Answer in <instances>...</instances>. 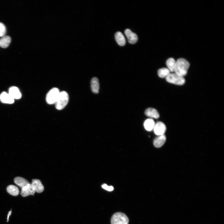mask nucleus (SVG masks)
<instances>
[{"mask_svg":"<svg viewBox=\"0 0 224 224\" xmlns=\"http://www.w3.org/2000/svg\"><path fill=\"white\" fill-rule=\"evenodd\" d=\"M189 66V63L186 59L184 58H179L176 61L174 72L184 77L187 74Z\"/></svg>","mask_w":224,"mask_h":224,"instance_id":"f257e3e1","label":"nucleus"},{"mask_svg":"<svg viewBox=\"0 0 224 224\" xmlns=\"http://www.w3.org/2000/svg\"><path fill=\"white\" fill-rule=\"evenodd\" d=\"M69 100V96L65 91L60 92L55 103L56 109L58 110L63 109L67 105Z\"/></svg>","mask_w":224,"mask_h":224,"instance_id":"f03ea898","label":"nucleus"},{"mask_svg":"<svg viewBox=\"0 0 224 224\" xmlns=\"http://www.w3.org/2000/svg\"><path fill=\"white\" fill-rule=\"evenodd\" d=\"M129 219L124 213L117 212L114 213L111 219V224H128Z\"/></svg>","mask_w":224,"mask_h":224,"instance_id":"7ed1b4c3","label":"nucleus"},{"mask_svg":"<svg viewBox=\"0 0 224 224\" xmlns=\"http://www.w3.org/2000/svg\"><path fill=\"white\" fill-rule=\"evenodd\" d=\"M168 82L178 85L184 84L185 80L184 77L178 75L175 73H170L166 78Z\"/></svg>","mask_w":224,"mask_h":224,"instance_id":"20e7f679","label":"nucleus"},{"mask_svg":"<svg viewBox=\"0 0 224 224\" xmlns=\"http://www.w3.org/2000/svg\"><path fill=\"white\" fill-rule=\"evenodd\" d=\"M59 89L54 87L50 89L47 93L46 96V100L49 104H55L60 93Z\"/></svg>","mask_w":224,"mask_h":224,"instance_id":"39448f33","label":"nucleus"},{"mask_svg":"<svg viewBox=\"0 0 224 224\" xmlns=\"http://www.w3.org/2000/svg\"><path fill=\"white\" fill-rule=\"evenodd\" d=\"M153 130L155 134L160 136L164 135L166 130V127L162 122L158 121L155 123Z\"/></svg>","mask_w":224,"mask_h":224,"instance_id":"423d86ee","label":"nucleus"},{"mask_svg":"<svg viewBox=\"0 0 224 224\" xmlns=\"http://www.w3.org/2000/svg\"><path fill=\"white\" fill-rule=\"evenodd\" d=\"M35 189L31 184L29 183L21 189V194L23 197L30 195H34Z\"/></svg>","mask_w":224,"mask_h":224,"instance_id":"0eeeda50","label":"nucleus"},{"mask_svg":"<svg viewBox=\"0 0 224 224\" xmlns=\"http://www.w3.org/2000/svg\"><path fill=\"white\" fill-rule=\"evenodd\" d=\"M128 42L131 44H135L137 41L138 37L137 35L132 32L130 29H127L124 31Z\"/></svg>","mask_w":224,"mask_h":224,"instance_id":"6e6552de","label":"nucleus"},{"mask_svg":"<svg viewBox=\"0 0 224 224\" xmlns=\"http://www.w3.org/2000/svg\"><path fill=\"white\" fill-rule=\"evenodd\" d=\"M8 94L14 100L19 99L21 96V94L18 88L16 86H12L10 88Z\"/></svg>","mask_w":224,"mask_h":224,"instance_id":"1a4fd4ad","label":"nucleus"},{"mask_svg":"<svg viewBox=\"0 0 224 224\" xmlns=\"http://www.w3.org/2000/svg\"><path fill=\"white\" fill-rule=\"evenodd\" d=\"M31 184L33 186L35 192L41 193L43 191L44 187L40 180L36 179L32 180Z\"/></svg>","mask_w":224,"mask_h":224,"instance_id":"9d476101","label":"nucleus"},{"mask_svg":"<svg viewBox=\"0 0 224 224\" xmlns=\"http://www.w3.org/2000/svg\"><path fill=\"white\" fill-rule=\"evenodd\" d=\"M166 140V137L165 135L159 136L154 139V145L156 147L159 148L164 145Z\"/></svg>","mask_w":224,"mask_h":224,"instance_id":"9b49d317","label":"nucleus"},{"mask_svg":"<svg viewBox=\"0 0 224 224\" xmlns=\"http://www.w3.org/2000/svg\"><path fill=\"white\" fill-rule=\"evenodd\" d=\"M0 100L3 103L12 104L14 103V100L6 92L2 93L0 95Z\"/></svg>","mask_w":224,"mask_h":224,"instance_id":"f8f14e48","label":"nucleus"},{"mask_svg":"<svg viewBox=\"0 0 224 224\" xmlns=\"http://www.w3.org/2000/svg\"><path fill=\"white\" fill-rule=\"evenodd\" d=\"M99 83L98 79L96 77H93L91 82V89L92 92L95 94L99 92Z\"/></svg>","mask_w":224,"mask_h":224,"instance_id":"ddd939ff","label":"nucleus"},{"mask_svg":"<svg viewBox=\"0 0 224 224\" xmlns=\"http://www.w3.org/2000/svg\"><path fill=\"white\" fill-rule=\"evenodd\" d=\"M145 114L151 118L158 119L159 117V114L156 109L149 108L147 109L145 111Z\"/></svg>","mask_w":224,"mask_h":224,"instance_id":"4468645a","label":"nucleus"},{"mask_svg":"<svg viewBox=\"0 0 224 224\" xmlns=\"http://www.w3.org/2000/svg\"><path fill=\"white\" fill-rule=\"evenodd\" d=\"M115 38L118 44L120 46L125 45L126 40L123 34L120 32H117L115 35Z\"/></svg>","mask_w":224,"mask_h":224,"instance_id":"2eb2a0df","label":"nucleus"},{"mask_svg":"<svg viewBox=\"0 0 224 224\" xmlns=\"http://www.w3.org/2000/svg\"><path fill=\"white\" fill-rule=\"evenodd\" d=\"M11 37L8 35H4L0 39V46L2 48L7 47L11 41Z\"/></svg>","mask_w":224,"mask_h":224,"instance_id":"dca6fc26","label":"nucleus"},{"mask_svg":"<svg viewBox=\"0 0 224 224\" xmlns=\"http://www.w3.org/2000/svg\"><path fill=\"white\" fill-rule=\"evenodd\" d=\"M155 123L154 120L152 118L147 119L144 123V126L145 129L148 131H150L153 129Z\"/></svg>","mask_w":224,"mask_h":224,"instance_id":"f3484780","label":"nucleus"},{"mask_svg":"<svg viewBox=\"0 0 224 224\" xmlns=\"http://www.w3.org/2000/svg\"><path fill=\"white\" fill-rule=\"evenodd\" d=\"M14 182L21 189L29 183L26 179L20 177H15L14 179Z\"/></svg>","mask_w":224,"mask_h":224,"instance_id":"a211bd4d","label":"nucleus"},{"mask_svg":"<svg viewBox=\"0 0 224 224\" xmlns=\"http://www.w3.org/2000/svg\"><path fill=\"white\" fill-rule=\"evenodd\" d=\"M7 192L13 196H16L19 193V190L18 188L14 185H10L7 188Z\"/></svg>","mask_w":224,"mask_h":224,"instance_id":"6ab92c4d","label":"nucleus"},{"mask_svg":"<svg viewBox=\"0 0 224 224\" xmlns=\"http://www.w3.org/2000/svg\"><path fill=\"white\" fill-rule=\"evenodd\" d=\"M166 65L167 68L170 72H174L176 61L173 58H168L166 61Z\"/></svg>","mask_w":224,"mask_h":224,"instance_id":"aec40b11","label":"nucleus"},{"mask_svg":"<svg viewBox=\"0 0 224 224\" xmlns=\"http://www.w3.org/2000/svg\"><path fill=\"white\" fill-rule=\"evenodd\" d=\"M157 73L159 77L166 78L170 73V72L167 68H163L159 69Z\"/></svg>","mask_w":224,"mask_h":224,"instance_id":"412c9836","label":"nucleus"},{"mask_svg":"<svg viewBox=\"0 0 224 224\" xmlns=\"http://www.w3.org/2000/svg\"><path fill=\"white\" fill-rule=\"evenodd\" d=\"M6 32V28L3 23L0 22V37L4 35Z\"/></svg>","mask_w":224,"mask_h":224,"instance_id":"4be33fe9","label":"nucleus"},{"mask_svg":"<svg viewBox=\"0 0 224 224\" xmlns=\"http://www.w3.org/2000/svg\"><path fill=\"white\" fill-rule=\"evenodd\" d=\"M102 187L105 190L109 191H111L113 190L114 188L112 186H109L105 184L102 185Z\"/></svg>","mask_w":224,"mask_h":224,"instance_id":"5701e85b","label":"nucleus"},{"mask_svg":"<svg viewBox=\"0 0 224 224\" xmlns=\"http://www.w3.org/2000/svg\"><path fill=\"white\" fill-rule=\"evenodd\" d=\"M11 213H12V211H11V210L8 212V214H7V222H8V221L9 218L10 216L11 215Z\"/></svg>","mask_w":224,"mask_h":224,"instance_id":"b1692460","label":"nucleus"}]
</instances>
